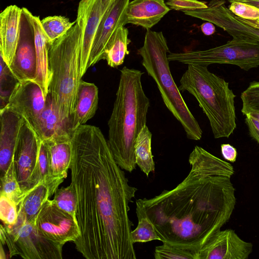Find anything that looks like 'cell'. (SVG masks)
I'll return each instance as SVG.
<instances>
[{
  "label": "cell",
  "instance_id": "cell-24",
  "mask_svg": "<svg viewBox=\"0 0 259 259\" xmlns=\"http://www.w3.org/2000/svg\"><path fill=\"white\" fill-rule=\"evenodd\" d=\"M70 122L64 118L54 105L48 94L45 109L39 120L37 137L45 141L70 134Z\"/></svg>",
  "mask_w": 259,
  "mask_h": 259
},
{
  "label": "cell",
  "instance_id": "cell-6",
  "mask_svg": "<svg viewBox=\"0 0 259 259\" xmlns=\"http://www.w3.org/2000/svg\"><path fill=\"white\" fill-rule=\"evenodd\" d=\"M80 36V27L76 21L65 34L50 45L49 50L51 79L48 94L60 114L69 122L81 79Z\"/></svg>",
  "mask_w": 259,
  "mask_h": 259
},
{
  "label": "cell",
  "instance_id": "cell-13",
  "mask_svg": "<svg viewBox=\"0 0 259 259\" xmlns=\"http://www.w3.org/2000/svg\"><path fill=\"white\" fill-rule=\"evenodd\" d=\"M40 142V139L24 119L13 158L17 178L24 196L37 161Z\"/></svg>",
  "mask_w": 259,
  "mask_h": 259
},
{
  "label": "cell",
  "instance_id": "cell-7",
  "mask_svg": "<svg viewBox=\"0 0 259 259\" xmlns=\"http://www.w3.org/2000/svg\"><path fill=\"white\" fill-rule=\"evenodd\" d=\"M167 58L169 62L187 65L231 64L247 71L259 66V41L234 36L224 45L207 50L169 52Z\"/></svg>",
  "mask_w": 259,
  "mask_h": 259
},
{
  "label": "cell",
  "instance_id": "cell-23",
  "mask_svg": "<svg viewBox=\"0 0 259 259\" xmlns=\"http://www.w3.org/2000/svg\"><path fill=\"white\" fill-rule=\"evenodd\" d=\"M62 183L46 180L28 192L17 206L18 214L27 222L35 220L38 212Z\"/></svg>",
  "mask_w": 259,
  "mask_h": 259
},
{
  "label": "cell",
  "instance_id": "cell-15",
  "mask_svg": "<svg viewBox=\"0 0 259 259\" xmlns=\"http://www.w3.org/2000/svg\"><path fill=\"white\" fill-rule=\"evenodd\" d=\"M36 66L33 30L22 11L19 41L14 59L9 68L19 82L33 81L36 75Z\"/></svg>",
  "mask_w": 259,
  "mask_h": 259
},
{
  "label": "cell",
  "instance_id": "cell-34",
  "mask_svg": "<svg viewBox=\"0 0 259 259\" xmlns=\"http://www.w3.org/2000/svg\"><path fill=\"white\" fill-rule=\"evenodd\" d=\"M242 101L241 111L244 115L251 113H259V81L249 83L240 95Z\"/></svg>",
  "mask_w": 259,
  "mask_h": 259
},
{
  "label": "cell",
  "instance_id": "cell-37",
  "mask_svg": "<svg viewBox=\"0 0 259 259\" xmlns=\"http://www.w3.org/2000/svg\"><path fill=\"white\" fill-rule=\"evenodd\" d=\"M166 4L177 11H193L207 7L205 3L198 0H168Z\"/></svg>",
  "mask_w": 259,
  "mask_h": 259
},
{
  "label": "cell",
  "instance_id": "cell-20",
  "mask_svg": "<svg viewBox=\"0 0 259 259\" xmlns=\"http://www.w3.org/2000/svg\"><path fill=\"white\" fill-rule=\"evenodd\" d=\"M170 10L164 0H133L127 6L124 24H132L149 29Z\"/></svg>",
  "mask_w": 259,
  "mask_h": 259
},
{
  "label": "cell",
  "instance_id": "cell-29",
  "mask_svg": "<svg viewBox=\"0 0 259 259\" xmlns=\"http://www.w3.org/2000/svg\"><path fill=\"white\" fill-rule=\"evenodd\" d=\"M46 180L52 179L49 177V163L47 148L44 142L40 140L37 161L29 179L27 191L25 195Z\"/></svg>",
  "mask_w": 259,
  "mask_h": 259
},
{
  "label": "cell",
  "instance_id": "cell-4",
  "mask_svg": "<svg viewBox=\"0 0 259 259\" xmlns=\"http://www.w3.org/2000/svg\"><path fill=\"white\" fill-rule=\"evenodd\" d=\"M206 65L189 64L179 89L197 101L208 119L215 139L229 138L237 127L236 95L224 78L211 72Z\"/></svg>",
  "mask_w": 259,
  "mask_h": 259
},
{
  "label": "cell",
  "instance_id": "cell-21",
  "mask_svg": "<svg viewBox=\"0 0 259 259\" xmlns=\"http://www.w3.org/2000/svg\"><path fill=\"white\" fill-rule=\"evenodd\" d=\"M42 141L48 150L50 178L63 182L67 177L71 162V133Z\"/></svg>",
  "mask_w": 259,
  "mask_h": 259
},
{
  "label": "cell",
  "instance_id": "cell-2",
  "mask_svg": "<svg viewBox=\"0 0 259 259\" xmlns=\"http://www.w3.org/2000/svg\"><path fill=\"white\" fill-rule=\"evenodd\" d=\"M191 169L175 188L136 201V214L148 218L162 243L200 249L231 218L236 199L233 166L196 146Z\"/></svg>",
  "mask_w": 259,
  "mask_h": 259
},
{
  "label": "cell",
  "instance_id": "cell-32",
  "mask_svg": "<svg viewBox=\"0 0 259 259\" xmlns=\"http://www.w3.org/2000/svg\"><path fill=\"white\" fill-rule=\"evenodd\" d=\"M1 56V55H0ZM0 110L7 105L11 93L19 81L13 75L9 66L1 56Z\"/></svg>",
  "mask_w": 259,
  "mask_h": 259
},
{
  "label": "cell",
  "instance_id": "cell-46",
  "mask_svg": "<svg viewBox=\"0 0 259 259\" xmlns=\"http://www.w3.org/2000/svg\"><path fill=\"white\" fill-rule=\"evenodd\" d=\"M257 24H258V25H259V23H257Z\"/></svg>",
  "mask_w": 259,
  "mask_h": 259
},
{
  "label": "cell",
  "instance_id": "cell-14",
  "mask_svg": "<svg viewBox=\"0 0 259 259\" xmlns=\"http://www.w3.org/2000/svg\"><path fill=\"white\" fill-rule=\"evenodd\" d=\"M252 250V243L233 230H220L200 249L198 259H247Z\"/></svg>",
  "mask_w": 259,
  "mask_h": 259
},
{
  "label": "cell",
  "instance_id": "cell-31",
  "mask_svg": "<svg viewBox=\"0 0 259 259\" xmlns=\"http://www.w3.org/2000/svg\"><path fill=\"white\" fill-rule=\"evenodd\" d=\"M137 216L138 220V225L131 232L132 243H144L157 240L161 241L156 228L151 221L141 214H137Z\"/></svg>",
  "mask_w": 259,
  "mask_h": 259
},
{
  "label": "cell",
  "instance_id": "cell-42",
  "mask_svg": "<svg viewBox=\"0 0 259 259\" xmlns=\"http://www.w3.org/2000/svg\"><path fill=\"white\" fill-rule=\"evenodd\" d=\"M102 5L105 8H108L114 0H100Z\"/></svg>",
  "mask_w": 259,
  "mask_h": 259
},
{
  "label": "cell",
  "instance_id": "cell-11",
  "mask_svg": "<svg viewBox=\"0 0 259 259\" xmlns=\"http://www.w3.org/2000/svg\"><path fill=\"white\" fill-rule=\"evenodd\" d=\"M46 101L41 89L35 82L19 81L5 107L22 116L37 136Z\"/></svg>",
  "mask_w": 259,
  "mask_h": 259
},
{
  "label": "cell",
  "instance_id": "cell-19",
  "mask_svg": "<svg viewBox=\"0 0 259 259\" xmlns=\"http://www.w3.org/2000/svg\"><path fill=\"white\" fill-rule=\"evenodd\" d=\"M22 8L10 5L0 14V55L9 67L14 59L18 45Z\"/></svg>",
  "mask_w": 259,
  "mask_h": 259
},
{
  "label": "cell",
  "instance_id": "cell-41",
  "mask_svg": "<svg viewBox=\"0 0 259 259\" xmlns=\"http://www.w3.org/2000/svg\"><path fill=\"white\" fill-rule=\"evenodd\" d=\"M235 2H240L245 3L259 9V0H238Z\"/></svg>",
  "mask_w": 259,
  "mask_h": 259
},
{
  "label": "cell",
  "instance_id": "cell-40",
  "mask_svg": "<svg viewBox=\"0 0 259 259\" xmlns=\"http://www.w3.org/2000/svg\"><path fill=\"white\" fill-rule=\"evenodd\" d=\"M200 28L203 33L207 36L213 34L215 30L213 24L208 21L202 23Z\"/></svg>",
  "mask_w": 259,
  "mask_h": 259
},
{
  "label": "cell",
  "instance_id": "cell-26",
  "mask_svg": "<svg viewBox=\"0 0 259 259\" xmlns=\"http://www.w3.org/2000/svg\"><path fill=\"white\" fill-rule=\"evenodd\" d=\"M152 133L146 125L138 134L135 143L136 165L147 177L155 170V163L152 153Z\"/></svg>",
  "mask_w": 259,
  "mask_h": 259
},
{
  "label": "cell",
  "instance_id": "cell-30",
  "mask_svg": "<svg viewBox=\"0 0 259 259\" xmlns=\"http://www.w3.org/2000/svg\"><path fill=\"white\" fill-rule=\"evenodd\" d=\"M53 203L60 209L76 219L77 197L71 184L66 187L58 188L55 193Z\"/></svg>",
  "mask_w": 259,
  "mask_h": 259
},
{
  "label": "cell",
  "instance_id": "cell-3",
  "mask_svg": "<svg viewBox=\"0 0 259 259\" xmlns=\"http://www.w3.org/2000/svg\"><path fill=\"white\" fill-rule=\"evenodd\" d=\"M143 72L123 67L116 97L108 122L107 142L114 158L123 170L132 172L136 167V139L146 125L149 99L142 84Z\"/></svg>",
  "mask_w": 259,
  "mask_h": 259
},
{
  "label": "cell",
  "instance_id": "cell-16",
  "mask_svg": "<svg viewBox=\"0 0 259 259\" xmlns=\"http://www.w3.org/2000/svg\"><path fill=\"white\" fill-rule=\"evenodd\" d=\"M130 0H114L98 27L89 59L88 68L101 60L112 36L121 26H124L125 11Z\"/></svg>",
  "mask_w": 259,
  "mask_h": 259
},
{
  "label": "cell",
  "instance_id": "cell-1",
  "mask_svg": "<svg viewBox=\"0 0 259 259\" xmlns=\"http://www.w3.org/2000/svg\"><path fill=\"white\" fill-rule=\"evenodd\" d=\"M71 183L80 235L74 242L87 259H135L130 203L137 189L116 162L100 129L82 124L71 132Z\"/></svg>",
  "mask_w": 259,
  "mask_h": 259
},
{
  "label": "cell",
  "instance_id": "cell-35",
  "mask_svg": "<svg viewBox=\"0 0 259 259\" xmlns=\"http://www.w3.org/2000/svg\"><path fill=\"white\" fill-rule=\"evenodd\" d=\"M17 205L4 194L1 193L0 218L4 225H13L17 221Z\"/></svg>",
  "mask_w": 259,
  "mask_h": 259
},
{
  "label": "cell",
  "instance_id": "cell-18",
  "mask_svg": "<svg viewBox=\"0 0 259 259\" xmlns=\"http://www.w3.org/2000/svg\"><path fill=\"white\" fill-rule=\"evenodd\" d=\"M23 13L30 22L34 33L36 54V75L34 80L41 89L46 98L49 90L51 72L49 63L50 44L42 28L39 16L33 15L26 8H23Z\"/></svg>",
  "mask_w": 259,
  "mask_h": 259
},
{
  "label": "cell",
  "instance_id": "cell-45",
  "mask_svg": "<svg viewBox=\"0 0 259 259\" xmlns=\"http://www.w3.org/2000/svg\"><path fill=\"white\" fill-rule=\"evenodd\" d=\"M256 22H257V23H259V19H258V20H256Z\"/></svg>",
  "mask_w": 259,
  "mask_h": 259
},
{
  "label": "cell",
  "instance_id": "cell-27",
  "mask_svg": "<svg viewBox=\"0 0 259 259\" xmlns=\"http://www.w3.org/2000/svg\"><path fill=\"white\" fill-rule=\"evenodd\" d=\"M41 23L48 42L52 45L65 34L75 24L76 21L71 22L65 16H53L43 18Z\"/></svg>",
  "mask_w": 259,
  "mask_h": 259
},
{
  "label": "cell",
  "instance_id": "cell-38",
  "mask_svg": "<svg viewBox=\"0 0 259 259\" xmlns=\"http://www.w3.org/2000/svg\"><path fill=\"white\" fill-rule=\"evenodd\" d=\"M245 122L250 136L259 145V121L250 116L245 115Z\"/></svg>",
  "mask_w": 259,
  "mask_h": 259
},
{
  "label": "cell",
  "instance_id": "cell-33",
  "mask_svg": "<svg viewBox=\"0 0 259 259\" xmlns=\"http://www.w3.org/2000/svg\"><path fill=\"white\" fill-rule=\"evenodd\" d=\"M155 248L156 259H198V252L165 243Z\"/></svg>",
  "mask_w": 259,
  "mask_h": 259
},
{
  "label": "cell",
  "instance_id": "cell-44",
  "mask_svg": "<svg viewBox=\"0 0 259 259\" xmlns=\"http://www.w3.org/2000/svg\"><path fill=\"white\" fill-rule=\"evenodd\" d=\"M237 1H238V0H229V2L230 3H233V2H235Z\"/></svg>",
  "mask_w": 259,
  "mask_h": 259
},
{
  "label": "cell",
  "instance_id": "cell-25",
  "mask_svg": "<svg viewBox=\"0 0 259 259\" xmlns=\"http://www.w3.org/2000/svg\"><path fill=\"white\" fill-rule=\"evenodd\" d=\"M128 34L127 28L122 25L117 29L110 39L103 58L110 67L116 68L122 65L126 55L129 54L127 47L130 40Z\"/></svg>",
  "mask_w": 259,
  "mask_h": 259
},
{
  "label": "cell",
  "instance_id": "cell-5",
  "mask_svg": "<svg viewBox=\"0 0 259 259\" xmlns=\"http://www.w3.org/2000/svg\"><path fill=\"white\" fill-rule=\"evenodd\" d=\"M169 52L162 32L147 29L143 45L138 50L142 65L155 81L164 105L182 124L187 138L198 141L202 131L174 81L167 58Z\"/></svg>",
  "mask_w": 259,
  "mask_h": 259
},
{
  "label": "cell",
  "instance_id": "cell-28",
  "mask_svg": "<svg viewBox=\"0 0 259 259\" xmlns=\"http://www.w3.org/2000/svg\"><path fill=\"white\" fill-rule=\"evenodd\" d=\"M1 178V193L13 201L18 206L24 195L18 181L13 161L5 174Z\"/></svg>",
  "mask_w": 259,
  "mask_h": 259
},
{
  "label": "cell",
  "instance_id": "cell-43",
  "mask_svg": "<svg viewBox=\"0 0 259 259\" xmlns=\"http://www.w3.org/2000/svg\"><path fill=\"white\" fill-rule=\"evenodd\" d=\"M247 115L250 116L251 117H253V118L255 119L256 120H257L259 121V113H258L253 112V113H251Z\"/></svg>",
  "mask_w": 259,
  "mask_h": 259
},
{
  "label": "cell",
  "instance_id": "cell-22",
  "mask_svg": "<svg viewBox=\"0 0 259 259\" xmlns=\"http://www.w3.org/2000/svg\"><path fill=\"white\" fill-rule=\"evenodd\" d=\"M98 88L94 83L80 80L75 108L70 120V132L94 117L98 109Z\"/></svg>",
  "mask_w": 259,
  "mask_h": 259
},
{
  "label": "cell",
  "instance_id": "cell-17",
  "mask_svg": "<svg viewBox=\"0 0 259 259\" xmlns=\"http://www.w3.org/2000/svg\"><path fill=\"white\" fill-rule=\"evenodd\" d=\"M0 171L2 177L13 161L14 152L23 118L5 107L0 110Z\"/></svg>",
  "mask_w": 259,
  "mask_h": 259
},
{
  "label": "cell",
  "instance_id": "cell-9",
  "mask_svg": "<svg viewBox=\"0 0 259 259\" xmlns=\"http://www.w3.org/2000/svg\"><path fill=\"white\" fill-rule=\"evenodd\" d=\"M34 224L41 236L62 246L68 242H74L80 235L77 220L50 199L38 212Z\"/></svg>",
  "mask_w": 259,
  "mask_h": 259
},
{
  "label": "cell",
  "instance_id": "cell-39",
  "mask_svg": "<svg viewBox=\"0 0 259 259\" xmlns=\"http://www.w3.org/2000/svg\"><path fill=\"white\" fill-rule=\"evenodd\" d=\"M221 150L225 159L231 162H235L237 151L235 147L229 144H223L221 146Z\"/></svg>",
  "mask_w": 259,
  "mask_h": 259
},
{
  "label": "cell",
  "instance_id": "cell-10",
  "mask_svg": "<svg viewBox=\"0 0 259 259\" xmlns=\"http://www.w3.org/2000/svg\"><path fill=\"white\" fill-rule=\"evenodd\" d=\"M185 14L216 25L233 37H245L259 41V25L256 20L234 15L224 0H210L204 9L183 11Z\"/></svg>",
  "mask_w": 259,
  "mask_h": 259
},
{
  "label": "cell",
  "instance_id": "cell-36",
  "mask_svg": "<svg viewBox=\"0 0 259 259\" xmlns=\"http://www.w3.org/2000/svg\"><path fill=\"white\" fill-rule=\"evenodd\" d=\"M229 10L234 15L244 19L257 20L259 19V9L252 6L240 2H233Z\"/></svg>",
  "mask_w": 259,
  "mask_h": 259
},
{
  "label": "cell",
  "instance_id": "cell-8",
  "mask_svg": "<svg viewBox=\"0 0 259 259\" xmlns=\"http://www.w3.org/2000/svg\"><path fill=\"white\" fill-rule=\"evenodd\" d=\"M34 221L27 222L18 215L14 225L1 226V242L8 246L10 257L19 255L25 259L62 258L63 246L41 236Z\"/></svg>",
  "mask_w": 259,
  "mask_h": 259
},
{
  "label": "cell",
  "instance_id": "cell-12",
  "mask_svg": "<svg viewBox=\"0 0 259 259\" xmlns=\"http://www.w3.org/2000/svg\"><path fill=\"white\" fill-rule=\"evenodd\" d=\"M108 8L104 7L100 0H81L79 3L76 21L81 29L79 67L81 79L89 69V59L96 31Z\"/></svg>",
  "mask_w": 259,
  "mask_h": 259
}]
</instances>
